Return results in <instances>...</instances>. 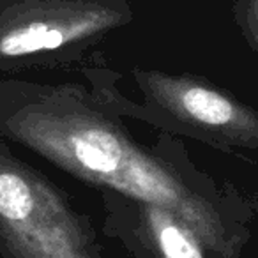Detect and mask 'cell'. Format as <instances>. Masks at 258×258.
Masks as SVG:
<instances>
[{"label":"cell","instance_id":"277c9868","mask_svg":"<svg viewBox=\"0 0 258 258\" xmlns=\"http://www.w3.org/2000/svg\"><path fill=\"white\" fill-rule=\"evenodd\" d=\"M147 99L165 115L218 144L258 147V113L221 89L159 71H137Z\"/></svg>","mask_w":258,"mask_h":258},{"label":"cell","instance_id":"5b68a950","mask_svg":"<svg viewBox=\"0 0 258 258\" xmlns=\"http://www.w3.org/2000/svg\"><path fill=\"white\" fill-rule=\"evenodd\" d=\"M149 247L158 258H205L200 237L166 207L137 202Z\"/></svg>","mask_w":258,"mask_h":258},{"label":"cell","instance_id":"8992f818","mask_svg":"<svg viewBox=\"0 0 258 258\" xmlns=\"http://www.w3.org/2000/svg\"><path fill=\"white\" fill-rule=\"evenodd\" d=\"M237 16L242 25L244 36L258 50V0H240Z\"/></svg>","mask_w":258,"mask_h":258},{"label":"cell","instance_id":"6da1fadb","mask_svg":"<svg viewBox=\"0 0 258 258\" xmlns=\"http://www.w3.org/2000/svg\"><path fill=\"white\" fill-rule=\"evenodd\" d=\"M0 138L73 177L166 207L214 254H235V233L218 207L99 113L80 87L0 76Z\"/></svg>","mask_w":258,"mask_h":258},{"label":"cell","instance_id":"3957f363","mask_svg":"<svg viewBox=\"0 0 258 258\" xmlns=\"http://www.w3.org/2000/svg\"><path fill=\"white\" fill-rule=\"evenodd\" d=\"M131 16L127 0H0V76L73 60Z\"/></svg>","mask_w":258,"mask_h":258},{"label":"cell","instance_id":"7a4b0ae2","mask_svg":"<svg viewBox=\"0 0 258 258\" xmlns=\"http://www.w3.org/2000/svg\"><path fill=\"white\" fill-rule=\"evenodd\" d=\"M0 258H97L89 221L0 138Z\"/></svg>","mask_w":258,"mask_h":258}]
</instances>
